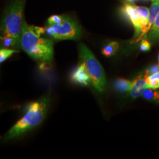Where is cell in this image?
I'll list each match as a JSON object with an SVG mask.
<instances>
[{
    "label": "cell",
    "instance_id": "52a82bcc",
    "mask_svg": "<svg viewBox=\"0 0 159 159\" xmlns=\"http://www.w3.org/2000/svg\"><path fill=\"white\" fill-rule=\"evenodd\" d=\"M148 88V86L145 81L144 77L142 75H139L132 82L130 90L131 96L134 98H137L143 94Z\"/></svg>",
    "mask_w": 159,
    "mask_h": 159
},
{
    "label": "cell",
    "instance_id": "5b68a950",
    "mask_svg": "<svg viewBox=\"0 0 159 159\" xmlns=\"http://www.w3.org/2000/svg\"><path fill=\"white\" fill-rule=\"evenodd\" d=\"M123 10L130 18L134 26L135 30L134 41H139L143 39L150 31L148 27V8L145 7L128 4L124 6Z\"/></svg>",
    "mask_w": 159,
    "mask_h": 159
},
{
    "label": "cell",
    "instance_id": "7c38bea8",
    "mask_svg": "<svg viewBox=\"0 0 159 159\" xmlns=\"http://www.w3.org/2000/svg\"><path fill=\"white\" fill-rule=\"evenodd\" d=\"M148 32V39L152 40H159V12Z\"/></svg>",
    "mask_w": 159,
    "mask_h": 159
},
{
    "label": "cell",
    "instance_id": "5bb4252c",
    "mask_svg": "<svg viewBox=\"0 0 159 159\" xmlns=\"http://www.w3.org/2000/svg\"><path fill=\"white\" fill-rule=\"evenodd\" d=\"M16 52H17V50H16L8 49L7 48H1L0 50V63H3L7 59H8Z\"/></svg>",
    "mask_w": 159,
    "mask_h": 159
},
{
    "label": "cell",
    "instance_id": "30bf717a",
    "mask_svg": "<svg viewBox=\"0 0 159 159\" xmlns=\"http://www.w3.org/2000/svg\"><path fill=\"white\" fill-rule=\"evenodd\" d=\"M132 82L125 79H119L115 82V88L117 91L125 93L130 91Z\"/></svg>",
    "mask_w": 159,
    "mask_h": 159
},
{
    "label": "cell",
    "instance_id": "9a60e30c",
    "mask_svg": "<svg viewBox=\"0 0 159 159\" xmlns=\"http://www.w3.org/2000/svg\"><path fill=\"white\" fill-rule=\"evenodd\" d=\"M140 49L141 51H144V52L150 51L151 49L150 43L148 40L143 39L140 46Z\"/></svg>",
    "mask_w": 159,
    "mask_h": 159
},
{
    "label": "cell",
    "instance_id": "8fae6325",
    "mask_svg": "<svg viewBox=\"0 0 159 159\" xmlns=\"http://www.w3.org/2000/svg\"><path fill=\"white\" fill-rule=\"evenodd\" d=\"M144 79L148 88L153 89H159V71L150 75H144Z\"/></svg>",
    "mask_w": 159,
    "mask_h": 159
},
{
    "label": "cell",
    "instance_id": "6da1fadb",
    "mask_svg": "<svg viewBox=\"0 0 159 159\" xmlns=\"http://www.w3.org/2000/svg\"><path fill=\"white\" fill-rule=\"evenodd\" d=\"M46 33V29L30 25L24 20L20 39V47L28 55L36 60L50 62L54 54L53 43L41 35Z\"/></svg>",
    "mask_w": 159,
    "mask_h": 159
},
{
    "label": "cell",
    "instance_id": "277c9868",
    "mask_svg": "<svg viewBox=\"0 0 159 159\" xmlns=\"http://www.w3.org/2000/svg\"><path fill=\"white\" fill-rule=\"evenodd\" d=\"M79 51L80 63L84 65L91 84L97 91L103 93L106 87V79L102 65L91 50L84 44H80Z\"/></svg>",
    "mask_w": 159,
    "mask_h": 159
},
{
    "label": "cell",
    "instance_id": "4fadbf2b",
    "mask_svg": "<svg viewBox=\"0 0 159 159\" xmlns=\"http://www.w3.org/2000/svg\"><path fill=\"white\" fill-rule=\"evenodd\" d=\"M152 88H148L143 93V97L148 100H153L159 102V91Z\"/></svg>",
    "mask_w": 159,
    "mask_h": 159
},
{
    "label": "cell",
    "instance_id": "d6986e66",
    "mask_svg": "<svg viewBox=\"0 0 159 159\" xmlns=\"http://www.w3.org/2000/svg\"><path fill=\"white\" fill-rule=\"evenodd\" d=\"M158 60H159V58H158Z\"/></svg>",
    "mask_w": 159,
    "mask_h": 159
},
{
    "label": "cell",
    "instance_id": "3957f363",
    "mask_svg": "<svg viewBox=\"0 0 159 159\" xmlns=\"http://www.w3.org/2000/svg\"><path fill=\"white\" fill-rule=\"evenodd\" d=\"M25 4V0H12L4 11L1 26L2 36L14 39L19 47L24 21Z\"/></svg>",
    "mask_w": 159,
    "mask_h": 159
},
{
    "label": "cell",
    "instance_id": "9c48e42d",
    "mask_svg": "<svg viewBox=\"0 0 159 159\" xmlns=\"http://www.w3.org/2000/svg\"><path fill=\"white\" fill-rule=\"evenodd\" d=\"M119 49V43L117 41H111L104 47L102 54L106 57H111L115 55Z\"/></svg>",
    "mask_w": 159,
    "mask_h": 159
},
{
    "label": "cell",
    "instance_id": "8992f818",
    "mask_svg": "<svg viewBox=\"0 0 159 159\" xmlns=\"http://www.w3.org/2000/svg\"><path fill=\"white\" fill-rule=\"evenodd\" d=\"M45 29L47 34L57 40H78L81 34L79 24L67 16H64L61 23L48 24Z\"/></svg>",
    "mask_w": 159,
    "mask_h": 159
},
{
    "label": "cell",
    "instance_id": "e0dca14e",
    "mask_svg": "<svg viewBox=\"0 0 159 159\" xmlns=\"http://www.w3.org/2000/svg\"><path fill=\"white\" fill-rule=\"evenodd\" d=\"M127 2H129V3H130V4H133V3H134L135 2H136L137 0H126Z\"/></svg>",
    "mask_w": 159,
    "mask_h": 159
},
{
    "label": "cell",
    "instance_id": "7a4b0ae2",
    "mask_svg": "<svg viewBox=\"0 0 159 159\" xmlns=\"http://www.w3.org/2000/svg\"><path fill=\"white\" fill-rule=\"evenodd\" d=\"M49 103L48 97H43L38 101L31 102L25 115L7 133L5 139L9 140L17 138L40 125L46 118Z\"/></svg>",
    "mask_w": 159,
    "mask_h": 159
},
{
    "label": "cell",
    "instance_id": "2e32d148",
    "mask_svg": "<svg viewBox=\"0 0 159 159\" xmlns=\"http://www.w3.org/2000/svg\"><path fill=\"white\" fill-rule=\"evenodd\" d=\"M158 71H159V65H154V66H152L148 68V70H146L144 75H148L156 73Z\"/></svg>",
    "mask_w": 159,
    "mask_h": 159
},
{
    "label": "cell",
    "instance_id": "ac0fdd59",
    "mask_svg": "<svg viewBox=\"0 0 159 159\" xmlns=\"http://www.w3.org/2000/svg\"><path fill=\"white\" fill-rule=\"evenodd\" d=\"M152 1L153 2V1H159V0H152Z\"/></svg>",
    "mask_w": 159,
    "mask_h": 159
},
{
    "label": "cell",
    "instance_id": "ba28073f",
    "mask_svg": "<svg viewBox=\"0 0 159 159\" xmlns=\"http://www.w3.org/2000/svg\"><path fill=\"white\" fill-rule=\"evenodd\" d=\"M72 79L74 82L84 86L91 83L90 78L85 69V66L81 63H80L77 68L75 70L72 75Z\"/></svg>",
    "mask_w": 159,
    "mask_h": 159
}]
</instances>
